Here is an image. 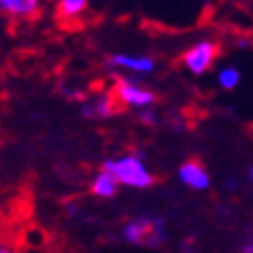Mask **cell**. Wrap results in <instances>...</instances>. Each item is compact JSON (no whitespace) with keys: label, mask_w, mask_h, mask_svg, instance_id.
<instances>
[{"label":"cell","mask_w":253,"mask_h":253,"mask_svg":"<svg viewBox=\"0 0 253 253\" xmlns=\"http://www.w3.org/2000/svg\"><path fill=\"white\" fill-rule=\"evenodd\" d=\"M102 168L108 170L123 187L131 189H150L156 178L152 170L143 162L141 154H125L119 158H106L102 162Z\"/></svg>","instance_id":"1"},{"label":"cell","mask_w":253,"mask_h":253,"mask_svg":"<svg viewBox=\"0 0 253 253\" xmlns=\"http://www.w3.org/2000/svg\"><path fill=\"white\" fill-rule=\"evenodd\" d=\"M114 112H117V100H114V96H110V93H100L98 98L85 100L81 106L83 119H89V121L110 119Z\"/></svg>","instance_id":"7"},{"label":"cell","mask_w":253,"mask_h":253,"mask_svg":"<svg viewBox=\"0 0 253 253\" xmlns=\"http://www.w3.org/2000/svg\"><path fill=\"white\" fill-rule=\"evenodd\" d=\"M89 0H56V13L60 19H77L87 10Z\"/></svg>","instance_id":"10"},{"label":"cell","mask_w":253,"mask_h":253,"mask_svg":"<svg viewBox=\"0 0 253 253\" xmlns=\"http://www.w3.org/2000/svg\"><path fill=\"white\" fill-rule=\"evenodd\" d=\"M139 119L147 125H154L156 123V112L152 108H145V110H139Z\"/></svg>","instance_id":"13"},{"label":"cell","mask_w":253,"mask_h":253,"mask_svg":"<svg viewBox=\"0 0 253 253\" xmlns=\"http://www.w3.org/2000/svg\"><path fill=\"white\" fill-rule=\"evenodd\" d=\"M108 67L131 73L135 77H143V75H152L156 71V60L145 54H123V52H117V54L108 56Z\"/></svg>","instance_id":"5"},{"label":"cell","mask_w":253,"mask_h":253,"mask_svg":"<svg viewBox=\"0 0 253 253\" xmlns=\"http://www.w3.org/2000/svg\"><path fill=\"white\" fill-rule=\"evenodd\" d=\"M239 253H253V230L243 239V243L239 247Z\"/></svg>","instance_id":"12"},{"label":"cell","mask_w":253,"mask_h":253,"mask_svg":"<svg viewBox=\"0 0 253 253\" xmlns=\"http://www.w3.org/2000/svg\"><path fill=\"white\" fill-rule=\"evenodd\" d=\"M42 10V0H0V15L10 19H36Z\"/></svg>","instance_id":"8"},{"label":"cell","mask_w":253,"mask_h":253,"mask_svg":"<svg viewBox=\"0 0 253 253\" xmlns=\"http://www.w3.org/2000/svg\"><path fill=\"white\" fill-rule=\"evenodd\" d=\"M0 253H17V251L8 241H0Z\"/></svg>","instance_id":"14"},{"label":"cell","mask_w":253,"mask_h":253,"mask_svg":"<svg viewBox=\"0 0 253 253\" xmlns=\"http://www.w3.org/2000/svg\"><path fill=\"white\" fill-rule=\"evenodd\" d=\"M119 181L114 178L108 170H104V168H100V170L93 174L91 178V195H96L100 199H110L119 193Z\"/></svg>","instance_id":"9"},{"label":"cell","mask_w":253,"mask_h":253,"mask_svg":"<svg viewBox=\"0 0 253 253\" xmlns=\"http://www.w3.org/2000/svg\"><path fill=\"white\" fill-rule=\"evenodd\" d=\"M245 181H247L249 185H253V164H249V166L245 168Z\"/></svg>","instance_id":"15"},{"label":"cell","mask_w":253,"mask_h":253,"mask_svg":"<svg viewBox=\"0 0 253 253\" xmlns=\"http://www.w3.org/2000/svg\"><path fill=\"white\" fill-rule=\"evenodd\" d=\"M114 81H117L114 83V100L123 104V106L133 110H145L156 104V93L137 81V77L117 75Z\"/></svg>","instance_id":"3"},{"label":"cell","mask_w":253,"mask_h":253,"mask_svg":"<svg viewBox=\"0 0 253 253\" xmlns=\"http://www.w3.org/2000/svg\"><path fill=\"white\" fill-rule=\"evenodd\" d=\"M178 181L185 187L193 189V191H206L212 185L210 172L206 170V166L197 160H187L178 166Z\"/></svg>","instance_id":"6"},{"label":"cell","mask_w":253,"mask_h":253,"mask_svg":"<svg viewBox=\"0 0 253 253\" xmlns=\"http://www.w3.org/2000/svg\"><path fill=\"white\" fill-rule=\"evenodd\" d=\"M181 249H183V253H197V249H193V243H189V241H185Z\"/></svg>","instance_id":"17"},{"label":"cell","mask_w":253,"mask_h":253,"mask_svg":"<svg viewBox=\"0 0 253 253\" xmlns=\"http://www.w3.org/2000/svg\"><path fill=\"white\" fill-rule=\"evenodd\" d=\"M218 85L226 89V91H233L241 85V71L235 67V65H228V67H222L218 71Z\"/></svg>","instance_id":"11"},{"label":"cell","mask_w":253,"mask_h":253,"mask_svg":"<svg viewBox=\"0 0 253 253\" xmlns=\"http://www.w3.org/2000/svg\"><path fill=\"white\" fill-rule=\"evenodd\" d=\"M237 46L243 48V50H247V48H251V42H249L247 38H239V40H237Z\"/></svg>","instance_id":"16"},{"label":"cell","mask_w":253,"mask_h":253,"mask_svg":"<svg viewBox=\"0 0 253 253\" xmlns=\"http://www.w3.org/2000/svg\"><path fill=\"white\" fill-rule=\"evenodd\" d=\"M123 239L125 243L137 247H162L168 239L166 220L160 216H135L125 222Z\"/></svg>","instance_id":"2"},{"label":"cell","mask_w":253,"mask_h":253,"mask_svg":"<svg viewBox=\"0 0 253 253\" xmlns=\"http://www.w3.org/2000/svg\"><path fill=\"white\" fill-rule=\"evenodd\" d=\"M239 2H243V0H239Z\"/></svg>","instance_id":"18"},{"label":"cell","mask_w":253,"mask_h":253,"mask_svg":"<svg viewBox=\"0 0 253 253\" xmlns=\"http://www.w3.org/2000/svg\"><path fill=\"white\" fill-rule=\"evenodd\" d=\"M220 56V46L214 40H199L191 44L183 54V67L195 77H202L216 65Z\"/></svg>","instance_id":"4"}]
</instances>
